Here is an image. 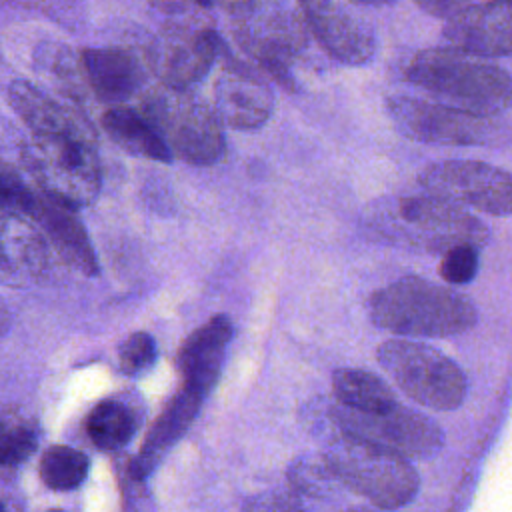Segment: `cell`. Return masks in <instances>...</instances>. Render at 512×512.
<instances>
[{
  "instance_id": "1",
  "label": "cell",
  "mask_w": 512,
  "mask_h": 512,
  "mask_svg": "<svg viewBox=\"0 0 512 512\" xmlns=\"http://www.w3.org/2000/svg\"><path fill=\"white\" fill-rule=\"evenodd\" d=\"M360 224L374 242L440 256L460 246L480 250L490 238L472 212L430 194L378 198L364 208Z\"/></svg>"
},
{
  "instance_id": "2",
  "label": "cell",
  "mask_w": 512,
  "mask_h": 512,
  "mask_svg": "<svg viewBox=\"0 0 512 512\" xmlns=\"http://www.w3.org/2000/svg\"><path fill=\"white\" fill-rule=\"evenodd\" d=\"M406 78L434 102L478 116L498 118L512 108V74L458 48H426L412 56Z\"/></svg>"
},
{
  "instance_id": "3",
  "label": "cell",
  "mask_w": 512,
  "mask_h": 512,
  "mask_svg": "<svg viewBox=\"0 0 512 512\" xmlns=\"http://www.w3.org/2000/svg\"><path fill=\"white\" fill-rule=\"evenodd\" d=\"M368 312L376 326L418 338L456 336L478 320L468 296L420 276L398 278L374 292Z\"/></svg>"
},
{
  "instance_id": "4",
  "label": "cell",
  "mask_w": 512,
  "mask_h": 512,
  "mask_svg": "<svg viewBox=\"0 0 512 512\" xmlns=\"http://www.w3.org/2000/svg\"><path fill=\"white\" fill-rule=\"evenodd\" d=\"M168 20L150 40L144 60L162 86L192 90L216 62L222 40L204 14V4H158Z\"/></svg>"
},
{
  "instance_id": "5",
  "label": "cell",
  "mask_w": 512,
  "mask_h": 512,
  "mask_svg": "<svg viewBox=\"0 0 512 512\" xmlns=\"http://www.w3.org/2000/svg\"><path fill=\"white\" fill-rule=\"evenodd\" d=\"M138 110L180 160L194 166L216 164L226 148L224 126L212 104L192 90L154 86L144 92Z\"/></svg>"
},
{
  "instance_id": "6",
  "label": "cell",
  "mask_w": 512,
  "mask_h": 512,
  "mask_svg": "<svg viewBox=\"0 0 512 512\" xmlns=\"http://www.w3.org/2000/svg\"><path fill=\"white\" fill-rule=\"evenodd\" d=\"M344 490H350L372 506L396 510L410 504L420 490V476L410 460L370 442L336 434L324 448Z\"/></svg>"
},
{
  "instance_id": "7",
  "label": "cell",
  "mask_w": 512,
  "mask_h": 512,
  "mask_svg": "<svg viewBox=\"0 0 512 512\" xmlns=\"http://www.w3.org/2000/svg\"><path fill=\"white\" fill-rule=\"evenodd\" d=\"M20 154L26 172L44 196L70 210L96 200L102 188V168L94 140L32 134Z\"/></svg>"
},
{
  "instance_id": "8",
  "label": "cell",
  "mask_w": 512,
  "mask_h": 512,
  "mask_svg": "<svg viewBox=\"0 0 512 512\" xmlns=\"http://www.w3.org/2000/svg\"><path fill=\"white\" fill-rule=\"evenodd\" d=\"M226 10L240 48L274 78L288 80L286 68L310 40L300 4L234 2Z\"/></svg>"
},
{
  "instance_id": "9",
  "label": "cell",
  "mask_w": 512,
  "mask_h": 512,
  "mask_svg": "<svg viewBox=\"0 0 512 512\" xmlns=\"http://www.w3.org/2000/svg\"><path fill=\"white\" fill-rule=\"evenodd\" d=\"M378 360L392 380L418 404L432 410H456L468 392L462 368L418 340L390 338L378 348Z\"/></svg>"
},
{
  "instance_id": "10",
  "label": "cell",
  "mask_w": 512,
  "mask_h": 512,
  "mask_svg": "<svg viewBox=\"0 0 512 512\" xmlns=\"http://www.w3.org/2000/svg\"><path fill=\"white\" fill-rule=\"evenodd\" d=\"M394 126L408 138L448 146H500L512 140L502 118L468 114L434 100L392 96L386 102Z\"/></svg>"
},
{
  "instance_id": "11",
  "label": "cell",
  "mask_w": 512,
  "mask_h": 512,
  "mask_svg": "<svg viewBox=\"0 0 512 512\" xmlns=\"http://www.w3.org/2000/svg\"><path fill=\"white\" fill-rule=\"evenodd\" d=\"M338 434H346L406 460H430L444 448V430L430 418L406 406H392L382 412H358L340 404L328 410Z\"/></svg>"
},
{
  "instance_id": "12",
  "label": "cell",
  "mask_w": 512,
  "mask_h": 512,
  "mask_svg": "<svg viewBox=\"0 0 512 512\" xmlns=\"http://www.w3.org/2000/svg\"><path fill=\"white\" fill-rule=\"evenodd\" d=\"M420 186L434 198L492 216L512 214V174L480 160H444L428 166Z\"/></svg>"
},
{
  "instance_id": "13",
  "label": "cell",
  "mask_w": 512,
  "mask_h": 512,
  "mask_svg": "<svg viewBox=\"0 0 512 512\" xmlns=\"http://www.w3.org/2000/svg\"><path fill=\"white\" fill-rule=\"evenodd\" d=\"M310 36L338 62L362 66L376 54L374 28L350 8L330 0L298 2Z\"/></svg>"
},
{
  "instance_id": "14",
  "label": "cell",
  "mask_w": 512,
  "mask_h": 512,
  "mask_svg": "<svg viewBox=\"0 0 512 512\" xmlns=\"http://www.w3.org/2000/svg\"><path fill=\"white\" fill-rule=\"evenodd\" d=\"M444 38L476 58L512 54V2H466L444 20Z\"/></svg>"
},
{
  "instance_id": "15",
  "label": "cell",
  "mask_w": 512,
  "mask_h": 512,
  "mask_svg": "<svg viewBox=\"0 0 512 512\" xmlns=\"http://www.w3.org/2000/svg\"><path fill=\"white\" fill-rule=\"evenodd\" d=\"M212 108L222 126L256 130L270 118L274 96L266 80L236 62L216 78Z\"/></svg>"
},
{
  "instance_id": "16",
  "label": "cell",
  "mask_w": 512,
  "mask_h": 512,
  "mask_svg": "<svg viewBox=\"0 0 512 512\" xmlns=\"http://www.w3.org/2000/svg\"><path fill=\"white\" fill-rule=\"evenodd\" d=\"M8 102L36 136H72L96 142L92 122L62 96H50L26 80H14L8 86Z\"/></svg>"
},
{
  "instance_id": "17",
  "label": "cell",
  "mask_w": 512,
  "mask_h": 512,
  "mask_svg": "<svg viewBox=\"0 0 512 512\" xmlns=\"http://www.w3.org/2000/svg\"><path fill=\"white\" fill-rule=\"evenodd\" d=\"M48 264L50 248L38 226L26 216L0 212V284L30 288Z\"/></svg>"
},
{
  "instance_id": "18",
  "label": "cell",
  "mask_w": 512,
  "mask_h": 512,
  "mask_svg": "<svg viewBox=\"0 0 512 512\" xmlns=\"http://www.w3.org/2000/svg\"><path fill=\"white\" fill-rule=\"evenodd\" d=\"M86 86L106 104L124 106L144 88L148 66L144 56L128 48H86L80 52Z\"/></svg>"
},
{
  "instance_id": "19",
  "label": "cell",
  "mask_w": 512,
  "mask_h": 512,
  "mask_svg": "<svg viewBox=\"0 0 512 512\" xmlns=\"http://www.w3.org/2000/svg\"><path fill=\"white\" fill-rule=\"evenodd\" d=\"M232 336L234 326L226 314H216L196 328L182 342L176 354V368L182 378V386L206 398L220 378Z\"/></svg>"
},
{
  "instance_id": "20",
  "label": "cell",
  "mask_w": 512,
  "mask_h": 512,
  "mask_svg": "<svg viewBox=\"0 0 512 512\" xmlns=\"http://www.w3.org/2000/svg\"><path fill=\"white\" fill-rule=\"evenodd\" d=\"M38 230L42 232L48 248L56 250V254L72 268L86 276L98 274L96 252L90 244V238L76 218V210H70L56 200L38 192L36 204L28 216Z\"/></svg>"
},
{
  "instance_id": "21",
  "label": "cell",
  "mask_w": 512,
  "mask_h": 512,
  "mask_svg": "<svg viewBox=\"0 0 512 512\" xmlns=\"http://www.w3.org/2000/svg\"><path fill=\"white\" fill-rule=\"evenodd\" d=\"M202 400L204 396H200L198 392L180 386V390L166 402L164 410L150 426L140 452L130 458V468L140 480H146L154 472L166 452L188 430L202 406Z\"/></svg>"
},
{
  "instance_id": "22",
  "label": "cell",
  "mask_w": 512,
  "mask_h": 512,
  "mask_svg": "<svg viewBox=\"0 0 512 512\" xmlns=\"http://www.w3.org/2000/svg\"><path fill=\"white\" fill-rule=\"evenodd\" d=\"M142 424V408L126 396H110L92 406L84 420L90 442L102 452H118L134 438Z\"/></svg>"
},
{
  "instance_id": "23",
  "label": "cell",
  "mask_w": 512,
  "mask_h": 512,
  "mask_svg": "<svg viewBox=\"0 0 512 512\" xmlns=\"http://www.w3.org/2000/svg\"><path fill=\"white\" fill-rule=\"evenodd\" d=\"M100 122L104 132L124 152L156 162H172V152L138 106H112L102 114Z\"/></svg>"
},
{
  "instance_id": "24",
  "label": "cell",
  "mask_w": 512,
  "mask_h": 512,
  "mask_svg": "<svg viewBox=\"0 0 512 512\" xmlns=\"http://www.w3.org/2000/svg\"><path fill=\"white\" fill-rule=\"evenodd\" d=\"M332 390L340 406L358 412H382L398 404L388 384L362 368H338L332 374Z\"/></svg>"
},
{
  "instance_id": "25",
  "label": "cell",
  "mask_w": 512,
  "mask_h": 512,
  "mask_svg": "<svg viewBox=\"0 0 512 512\" xmlns=\"http://www.w3.org/2000/svg\"><path fill=\"white\" fill-rule=\"evenodd\" d=\"M286 478L290 492H294L298 498L304 496L312 500H334L344 490L336 472L322 454L298 456L288 466Z\"/></svg>"
},
{
  "instance_id": "26",
  "label": "cell",
  "mask_w": 512,
  "mask_h": 512,
  "mask_svg": "<svg viewBox=\"0 0 512 512\" xmlns=\"http://www.w3.org/2000/svg\"><path fill=\"white\" fill-rule=\"evenodd\" d=\"M36 62L42 72L52 80L64 100L76 104L84 96L86 80L82 72L80 56H76L68 46L62 44H44L36 52Z\"/></svg>"
},
{
  "instance_id": "27",
  "label": "cell",
  "mask_w": 512,
  "mask_h": 512,
  "mask_svg": "<svg viewBox=\"0 0 512 512\" xmlns=\"http://www.w3.org/2000/svg\"><path fill=\"white\" fill-rule=\"evenodd\" d=\"M88 470V456L66 444H54L46 448L38 462V474L42 484L58 492L78 488L86 480Z\"/></svg>"
},
{
  "instance_id": "28",
  "label": "cell",
  "mask_w": 512,
  "mask_h": 512,
  "mask_svg": "<svg viewBox=\"0 0 512 512\" xmlns=\"http://www.w3.org/2000/svg\"><path fill=\"white\" fill-rule=\"evenodd\" d=\"M38 192L32 190L14 166L0 160V210L6 214L30 216Z\"/></svg>"
},
{
  "instance_id": "29",
  "label": "cell",
  "mask_w": 512,
  "mask_h": 512,
  "mask_svg": "<svg viewBox=\"0 0 512 512\" xmlns=\"http://www.w3.org/2000/svg\"><path fill=\"white\" fill-rule=\"evenodd\" d=\"M158 358V346L152 334L132 332L118 346V366L126 376H142Z\"/></svg>"
},
{
  "instance_id": "30",
  "label": "cell",
  "mask_w": 512,
  "mask_h": 512,
  "mask_svg": "<svg viewBox=\"0 0 512 512\" xmlns=\"http://www.w3.org/2000/svg\"><path fill=\"white\" fill-rule=\"evenodd\" d=\"M36 446V434L28 424L0 418V468L20 464Z\"/></svg>"
},
{
  "instance_id": "31",
  "label": "cell",
  "mask_w": 512,
  "mask_h": 512,
  "mask_svg": "<svg viewBox=\"0 0 512 512\" xmlns=\"http://www.w3.org/2000/svg\"><path fill=\"white\" fill-rule=\"evenodd\" d=\"M440 276L450 286H464L476 278L478 272V250L460 246L446 252L440 260Z\"/></svg>"
},
{
  "instance_id": "32",
  "label": "cell",
  "mask_w": 512,
  "mask_h": 512,
  "mask_svg": "<svg viewBox=\"0 0 512 512\" xmlns=\"http://www.w3.org/2000/svg\"><path fill=\"white\" fill-rule=\"evenodd\" d=\"M242 512H310L302 500L290 490H268L250 496Z\"/></svg>"
},
{
  "instance_id": "33",
  "label": "cell",
  "mask_w": 512,
  "mask_h": 512,
  "mask_svg": "<svg viewBox=\"0 0 512 512\" xmlns=\"http://www.w3.org/2000/svg\"><path fill=\"white\" fill-rule=\"evenodd\" d=\"M118 480H120V492L126 512H144L148 504V492H146V480H140L132 468L130 458H122L116 464Z\"/></svg>"
},
{
  "instance_id": "34",
  "label": "cell",
  "mask_w": 512,
  "mask_h": 512,
  "mask_svg": "<svg viewBox=\"0 0 512 512\" xmlns=\"http://www.w3.org/2000/svg\"><path fill=\"white\" fill-rule=\"evenodd\" d=\"M466 2L468 0H422V2H416V6L430 12L436 18L448 20L452 14L462 10L466 6Z\"/></svg>"
},
{
  "instance_id": "35",
  "label": "cell",
  "mask_w": 512,
  "mask_h": 512,
  "mask_svg": "<svg viewBox=\"0 0 512 512\" xmlns=\"http://www.w3.org/2000/svg\"><path fill=\"white\" fill-rule=\"evenodd\" d=\"M348 512H394V510H386V508H378V506H354Z\"/></svg>"
},
{
  "instance_id": "36",
  "label": "cell",
  "mask_w": 512,
  "mask_h": 512,
  "mask_svg": "<svg viewBox=\"0 0 512 512\" xmlns=\"http://www.w3.org/2000/svg\"><path fill=\"white\" fill-rule=\"evenodd\" d=\"M0 512H18V508L14 504H10L8 500L0 498Z\"/></svg>"
},
{
  "instance_id": "37",
  "label": "cell",
  "mask_w": 512,
  "mask_h": 512,
  "mask_svg": "<svg viewBox=\"0 0 512 512\" xmlns=\"http://www.w3.org/2000/svg\"><path fill=\"white\" fill-rule=\"evenodd\" d=\"M48 512H66V510H60V508H54V510H48Z\"/></svg>"
}]
</instances>
